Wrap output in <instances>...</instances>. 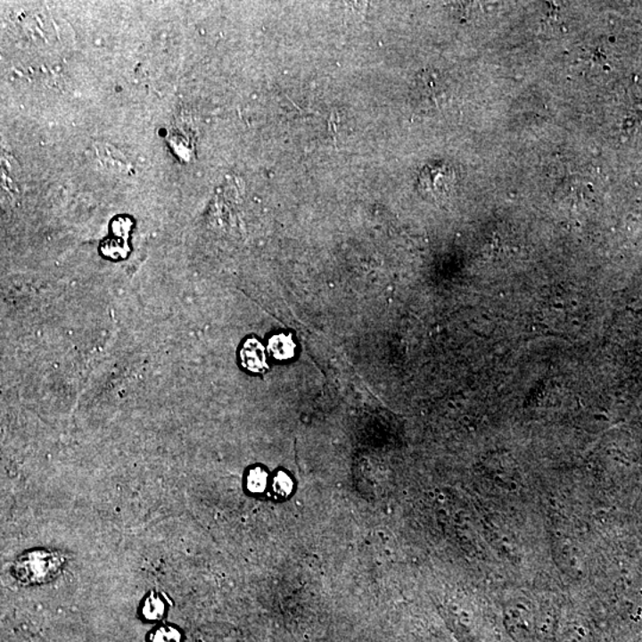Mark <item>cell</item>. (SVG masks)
<instances>
[{
	"label": "cell",
	"mask_w": 642,
	"mask_h": 642,
	"mask_svg": "<svg viewBox=\"0 0 642 642\" xmlns=\"http://www.w3.org/2000/svg\"><path fill=\"white\" fill-rule=\"evenodd\" d=\"M269 351L274 358L289 359L294 356L295 344L288 335L276 334L269 341Z\"/></svg>",
	"instance_id": "3"
},
{
	"label": "cell",
	"mask_w": 642,
	"mask_h": 642,
	"mask_svg": "<svg viewBox=\"0 0 642 642\" xmlns=\"http://www.w3.org/2000/svg\"><path fill=\"white\" fill-rule=\"evenodd\" d=\"M64 565L63 556L49 549L24 553L13 566V576L25 585L46 583L59 576Z\"/></svg>",
	"instance_id": "1"
},
{
	"label": "cell",
	"mask_w": 642,
	"mask_h": 642,
	"mask_svg": "<svg viewBox=\"0 0 642 642\" xmlns=\"http://www.w3.org/2000/svg\"><path fill=\"white\" fill-rule=\"evenodd\" d=\"M166 603L159 595H150L142 606V615L150 622H156L166 615Z\"/></svg>",
	"instance_id": "4"
},
{
	"label": "cell",
	"mask_w": 642,
	"mask_h": 642,
	"mask_svg": "<svg viewBox=\"0 0 642 642\" xmlns=\"http://www.w3.org/2000/svg\"><path fill=\"white\" fill-rule=\"evenodd\" d=\"M241 357L243 366L252 373H263L267 369L266 349L257 339H249L245 342Z\"/></svg>",
	"instance_id": "2"
},
{
	"label": "cell",
	"mask_w": 642,
	"mask_h": 642,
	"mask_svg": "<svg viewBox=\"0 0 642 642\" xmlns=\"http://www.w3.org/2000/svg\"><path fill=\"white\" fill-rule=\"evenodd\" d=\"M149 642H182V634L177 627L162 624L150 633Z\"/></svg>",
	"instance_id": "5"
},
{
	"label": "cell",
	"mask_w": 642,
	"mask_h": 642,
	"mask_svg": "<svg viewBox=\"0 0 642 642\" xmlns=\"http://www.w3.org/2000/svg\"><path fill=\"white\" fill-rule=\"evenodd\" d=\"M267 481V473L259 467H256V469L250 471L246 485H248L250 491L259 494V492H262L266 489Z\"/></svg>",
	"instance_id": "6"
},
{
	"label": "cell",
	"mask_w": 642,
	"mask_h": 642,
	"mask_svg": "<svg viewBox=\"0 0 642 642\" xmlns=\"http://www.w3.org/2000/svg\"><path fill=\"white\" fill-rule=\"evenodd\" d=\"M273 489L277 495H288L292 489L291 478H289L287 474L284 473H278L277 476L275 477Z\"/></svg>",
	"instance_id": "7"
}]
</instances>
